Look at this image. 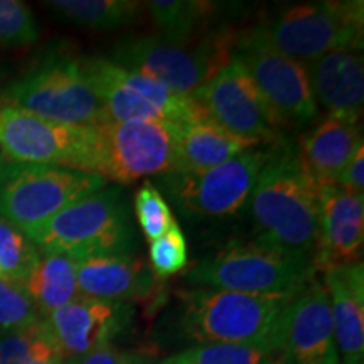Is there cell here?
I'll return each mask as SVG.
<instances>
[{"label":"cell","instance_id":"obj_2","mask_svg":"<svg viewBox=\"0 0 364 364\" xmlns=\"http://www.w3.org/2000/svg\"><path fill=\"white\" fill-rule=\"evenodd\" d=\"M24 235L39 253H63L75 258L130 253L134 243L130 216L118 188L86 194Z\"/></svg>","mask_w":364,"mask_h":364},{"label":"cell","instance_id":"obj_30","mask_svg":"<svg viewBox=\"0 0 364 364\" xmlns=\"http://www.w3.org/2000/svg\"><path fill=\"white\" fill-rule=\"evenodd\" d=\"M39 39L34 12L21 0H0V46L21 48Z\"/></svg>","mask_w":364,"mask_h":364},{"label":"cell","instance_id":"obj_37","mask_svg":"<svg viewBox=\"0 0 364 364\" xmlns=\"http://www.w3.org/2000/svg\"><path fill=\"white\" fill-rule=\"evenodd\" d=\"M273 364H279V363H277V361H275V363H273Z\"/></svg>","mask_w":364,"mask_h":364},{"label":"cell","instance_id":"obj_9","mask_svg":"<svg viewBox=\"0 0 364 364\" xmlns=\"http://www.w3.org/2000/svg\"><path fill=\"white\" fill-rule=\"evenodd\" d=\"M105 186L107 181L88 172L9 162L0 174V218L26 230Z\"/></svg>","mask_w":364,"mask_h":364},{"label":"cell","instance_id":"obj_7","mask_svg":"<svg viewBox=\"0 0 364 364\" xmlns=\"http://www.w3.org/2000/svg\"><path fill=\"white\" fill-rule=\"evenodd\" d=\"M363 6L361 0L300 4L262 26L277 49L306 66L334 49L363 48Z\"/></svg>","mask_w":364,"mask_h":364},{"label":"cell","instance_id":"obj_34","mask_svg":"<svg viewBox=\"0 0 364 364\" xmlns=\"http://www.w3.org/2000/svg\"><path fill=\"white\" fill-rule=\"evenodd\" d=\"M336 184L348 193L364 196V145L359 147L351 161L346 164Z\"/></svg>","mask_w":364,"mask_h":364},{"label":"cell","instance_id":"obj_29","mask_svg":"<svg viewBox=\"0 0 364 364\" xmlns=\"http://www.w3.org/2000/svg\"><path fill=\"white\" fill-rule=\"evenodd\" d=\"M134 208L140 230L149 243L177 225L169 203L152 181H145L142 188L136 191Z\"/></svg>","mask_w":364,"mask_h":364},{"label":"cell","instance_id":"obj_13","mask_svg":"<svg viewBox=\"0 0 364 364\" xmlns=\"http://www.w3.org/2000/svg\"><path fill=\"white\" fill-rule=\"evenodd\" d=\"M191 98L204 117L233 135L257 144L282 142L280 130L284 127L238 58H231Z\"/></svg>","mask_w":364,"mask_h":364},{"label":"cell","instance_id":"obj_11","mask_svg":"<svg viewBox=\"0 0 364 364\" xmlns=\"http://www.w3.org/2000/svg\"><path fill=\"white\" fill-rule=\"evenodd\" d=\"M179 129L169 122H105L95 127V174L118 184L171 174Z\"/></svg>","mask_w":364,"mask_h":364},{"label":"cell","instance_id":"obj_31","mask_svg":"<svg viewBox=\"0 0 364 364\" xmlns=\"http://www.w3.org/2000/svg\"><path fill=\"white\" fill-rule=\"evenodd\" d=\"M150 270L157 279L176 275L188 265V241L181 226H172L167 233L149 243Z\"/></svg>","mask_w":364,"mask_h":364},{"label":"cell","instance_id":"obj_10","mask_svg":"<svg viewBox=\"0 0 364 364\" xmlns=\"http://www.w3.org/2000/svg\"><path fill=\"white\" fill-rule=\"evenodd\" d=\"M233 56L238 58L262 97L284 127H302L317 117L306 68L270 43L263 26L236 36Z\"/></svg>","mask_w":364,"mask_h":364},{"label":"cell","instance_id":"obj_3","mask_svg":"<svg viewBox=\"0 0 364 364\" xmlns=\"http://www.w3.org/2000/svg\"><path fill=\"white\" fill-rule=\"evenodd\" d=\"M295 294L191 290L182 295V332L199 344H252L272 349L280 314Z\"/></svg>","mask_w":364,"mask_h":364},{"label":"cell","instance_id":"obj_19","mask_svg":"<svg viewBox=\"0 0 364 364\" xmlns=\"http://www.w3.org/2000/svg\"><path fill=\"white\" fill-rule=\"evenodd\" d=\"M80 295L110 302H134L152 294L156 277L130 253L98 255L76 262Z\"/></svg>","mask_w":364,"mask_h":364},{"label":"cell","instance_id":"obj_38","mask_svg":"<svg viewBox=\"0 0 364 364\" xmlns=\"http://www.w3.org/2000/svg\"><path fill=\"white\" fill-rule=\"evenodd\" d=\"M339 364H344V363H339Z\"/></svg>","mask_w":364,"mask_h":364},{"label":"cell","instance_id":"obj_16","mask_svg":"<svg viewBox=\"0 0 364 364\" xmlns=\"http://www.w3.org/2000/svg\"><path fill=\"white\" fill-rule=\"evenodd\" d=\"M364 243V196L338 184L318 189V233L312 265L316 270L359 263Z\"/></svg>","mask_w":364,"mask_h":364},{"label":"cell","instance_id":"obj_4","mask_svg":"<svg viewBox=\"0 0 364 364\" xmlns=\"http://www.w3.org/2000/svg\"><path fill=\"white\" fill-rule=\"evenodd\" d=\"M2 103L68 125L98 127L108 122L81 59L61 53L41 58L4 90Z\"/></svg>","mask_w":364,"mask_h":364},{"label":"cell","instance_id":"obj_21","mask_svg":"<svg viewBox=\"0 0 364 364\" xmlns=\"http://www.w3.org/2000/svg\"><path fill=\"white\" fill-rule=\"evenodd\" d=\"M255 145L258 144L233 135L203 113L198 120L181 125L171 174H199L221 166Z\"/></svg>","mask_w":364,"mask_h":364},{"label":"cell","instance_id":"obj_24","mask_svg":"<svg viewBox=\"0 0 364 364\" xmlns=\"http://www.w3.org/2000/svg\"><path fill=\"white\" fill-rule=\"evenodd\" d=\"M48 6L76 26L115 31L135 21L142 4L135 0H49Z\"/></svg>","mask_w":364,"mask_h":364},{"label":"cell","instance_id":"obj_14","mask_svg":"<svg viewBox=\"0 0 364 364\" xmlns=\"http://www.w3.org/2000/svg\"><path fill=\"white\" fill-rule=\"evenodd\" d=\"M279 364H339L329 295L312 279L282 311L272 338Z\"/></svg>","mask_w":364,"mask_h":364},{"label":"cell","instance_id":"obj_18","mask_svg":"<svg viewBox=\"0 0 364 364\" xmlns=\"http://www.w3.org/2000/svg\"><path fill=\"white\" fill-rule=\"evenodd\" d=\"M334 339L341 363L364 364V265L336 267L324 272Z\"/></svg>","mask_w":364,"mask_h":364},{"label":"cell","instance_id":"obj_36","mask_svg":"<svg viewBox=\"0 0 364 364\" xmlns=\"http://www.w3.org/2000/svg\"><path fill=\"white\" fill-rule=\"evenodd\" d=\"M0 279H4V280H6V277H4V272H2V268H0Z\"/></svg>","mask_w":364,"mask_h":364},{"label":"cell","instance_id":"obj_28","mask_svg":"<svg viewBox=\"0 0 364 364\" xmlns=\"http://www.w3.org/2000/svg\"><path fill=\"white\" fill-rule=\"evenodd\" d=\"M39 255V250L21 228L0 218V268L6 280L22 287L38 263Z\"/></svg>","mask_w":364,"mask_h":364},{"label":"cell","instance_id":"obj_35","mask_svg":"<svg viewBox=\"0 0 364 364\" xmlns=\"http://www.w3.org/2000/svg\"><path fill=\"white\" fill-rule=\"evenodd\" d=\"M9 162H11V159L7 157V154L4 152V149H2V147H0V174H2V171L6 169Z\"/></svg>","mask_w":364,"mask_h":364},{"label":"cell","instance_id":"obj_6","mask_svg":"<svg viewBox=\"0 0 364 364\" xmlns=\"http://www.w3.org/2000/svg\"><path fill=\"white\" fill-rule=\"evenodd\" d=\"M235 41L236 38L228 34H218L198 46H186L159 36L130 38L115 46L110 61L127 71L161 81L176 93L191 97L230 63Z\"/></svg>","mask_w":364,"mask_h":364},{"label":"cell","instance_id":"obj_17","mask_svg":"<svg viewBox=\"0 0 364 364\" xmlns=\"http://www.w3.org/2000/svg\"><path fill=\"white\" fill-rule=\"evenodd\" d=\"M304 68L314 102L327 117L359 124L364 107L363 48L334 49Z\"/></svg>","mask_w":364,"mask_h":364},{"label":"cell","instance_id":"obj_32","mask_svg":"<svg viewBox=\"0 0 364 364\" xmlns=\"http://www.w3.org/2000/svg\"><path fill=\"white\" fill-rule=\"evenodd\" d=\"M41 321V314L21 285L0 279V331L21 329Z\"/></svg>","mask_w":364,"mask_h":364},{"label":"cell","instance_id":"obj_12","mask_svg":"<svg viewBox=\"0 0 364 364\" xmlns=\"http://www.w3.org/2000/svg\"><path fill=\"white\" fill-rule=\"evenodd\" d=\"M270 149H248L199 174H166L161 186L186 216L220 218L247 206Z\"/></svg>","mask_w":364,"mask_h":364},{"label":"cell","instance_id":"obj_1","mask_svg":"<svg viewBox=\"0 0 364 364\" xmlns=\"http://www.w3.org/2000/svg\"><path fill=\"white\" fill-rule=\"evenodd\" d=\"M318 189L297 156L282 140L270 149L250 196L258 243L312 258L318 233Z\"/></svg>","mask_w":364,"mask_h":364},{"label":"cell","instance_id":"obj_5","mask_svg":"<svg viewBox=\"0 0 364 364\" xmlns=\"http://www.w3.org/2000/svg\"><path fill=\"white\" fill-rule=\"evenodd\" d=\"M312 258L258 243H233L191 268L186 280L203 289L245 294L299 292L314 279Z\"/></svg>","mask_w":364,"mask_h":364},{"label":"cell","instance_id":"obj_20","mask_svg":"<svg viewBox=\"0 0 364 364\" xmlns=\"http://www.w3.org/2000/svg\"><path fill=\"white\" fill-rule=\"evenodd\" d=\"M359 147H363L359 124L326 117L312 130L300 135L297 156L309 176L318 186H327L336 184Z\"/></svg>","mask_w":364,"mask_h":364},{"label":"cell","instance_id":"obj_26","mask_svg":"<svg viewBox=\"0 0 364 364\" xmlns=\"http://www.w3.org/2000/svg\"><path fill=\"white\" fill-rule=\"evenodd\" d=\"M145 6L162 38L171 43H186L213 9V4L199 0H152Z\"/></svg>","mask_w":364,"mask_h":364},{"label":"cell","instance_id":"obj_22","mask_svg":"<svg viewBox=\"0 0 364 364\" xmlns=\"http://www.w3.org/2000/svg\"><path fill=\"white\" fill-rule=\"evenodd\" d=\"M81 65L97 91L108 122H166L152 105L117 78L115 65L110 59L83 58Z\"/></svg>","mask_w":364,"mask_h":364},{"label":"cell","instance_id":"obj_8","mask_svg":"<svg viewBox=\"0 0 364 364\" xmlns=\"http://www.w3.org/2000/svg\"><path fill=\"white\" fill-rule=\"evenodd\" d=\"M0 147L19 164H41L95 174V127L68 125L0 102Z\"/></svg>","mask_w":364,"mask_h":364},{"label":"cell","instance_id":"obj_33","mask_svg":"<svg viewBox=\"0 0 364 364\" xmlns=\"http://www.w3.org/2000/svg\"><path fill=\"white\" fill-rule=\"evenodd\" d=\"M63 364H142L140 359L132 353L120 351L113 346H105L97 351H91L83 356L68 359Z\"/></svg>","mask_w":364,"mask_h":364},{"label":"cell","instance_id":"obj_15","mask_svg":"<svg viewBox=\"0 0 364 364\" xmlns=\"http://www.w3.org/2000/svg\"><path fill=\"white\" fill-rule=\"evenodd\" d=\"M135 307L130 302H110L76 297L66 306L41 317L61 358L83 356L110 346L113 339L129 329Z\"/></svg>","mask_w":364,"mask_h":364},{"label":"cell","instance_id":"obj_23","mask_svg":"<svg viewBox=\"0 0 364 364\" xmlns=\"http://www.w3.org/2000/svg\"><path fill=\"white\" fill-rule=\"evenodd\" d=\"M41 317L80 297L76 282V260L63 253H41L24 284Z\"/></svg>","mask_w":364,"mask_h":364},{"label":"cell","instance_id":"obj_27","mask_svg":"<svg viewBox=\"0 0 364 364\" xmlns=\"http://www.w3.org/2000/svg\"><path fill=\"white\" fill-rule=\"evenodd\" d=\"M275 354L267 346L199 344L172 354L159 364H273Z\"/></svg>","mask_w":364,"mask_h":364},{"label":"cell","instance_id":"obj_25","mask_svg":"<svg viewBox=\"0 0 364 364\" xmlns=\"http://www.w3.org/2000/svg\"><path fill=\"white\" fill-rule=\"evenodd\" d=\"M43 321L21 329L0 331V364H63Z\"/></svg>","mask_w":364,"mask_h":364}]
</instances>
